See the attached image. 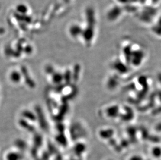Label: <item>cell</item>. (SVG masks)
Listing matches in <instances>:
<instances>
[{
    "label": "cell",
    "mask_w": 161,
    "mask_h": 160,
    "mask_svg": "<svg viewBox=\"0 0 161 160\" xmlns=\"http://www.w3.org/2000/svg\"><path fill=\"white\" fill-rule=\"evenodd\" d=\"M151 32L157 37H161V16L157 17L152 23Z\"/></svg>",
    "instance_id": "cell-1"
}]
</instances>
